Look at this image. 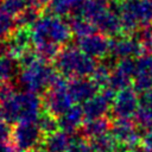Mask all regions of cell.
Instances as JSON below:
<instances>
[{"mask_svg":"<svg viewBox=\"0 0 152 152\" xmlns=\"http://www.w3.org/2000/svg\"><path fill=\"white\" fill-rule=\"evenodd\" d=\"M137 152H146L145 150H137Z\"/></svg>","mask_w":152,"mask_h":152,"instance_id":"cell-36","label":"cell"},{"mask_svg":"<svg viewBox=\"0 0 152 152\" xmlns=\"http://www.w3.org/2000/svg\"><path fill=\"white\" fill-rule=\"evenodd\" d=\"M109 132L124 147L135 150L141 145L142 135L139 133L135 122L131 119H115Z\"/></svg>","mask_w":152,"mask_h":152,"instance_id":"cell-6","label":"cell"},{"mask_svg":"<svg viewBox=\"0 0 152 152\" xmlns=\"http://www.w3.org/2000/svg\"><path fill=\"white\" fill-rule=\"evenodd\" d=\"M33 152H46L45 150H36V151H33Z\"/></svg>","mask_w":152,"mask_h":152,"instance_id":"cell-35","label":"cell"},{"mask_svg":"<svg viewBox=\"0 0 152 152\" xmlns=\"http://www.w3.org/2000/svg\"><path fill=\"white\" fill-rule=\"evenodd\" d=\"M131 82H133L132 77L126 75L125 72L120 71L119 69L114 68L112 70V75H110V78H109V83H108V88L113 89L114 91H120L125 88H128Z\"/></svg>","mask_w":152,"mask_h":152,"instance_id":"cell-24","label":"cell"},{"mask_svg":"<svg viewBox=\"0 0 152 152\" xmlns=\"http://www.w3.org/2000/svg\"><path fill=\"white\" fill-rule=\"evenodd\" d=\"M1 4H2V0H0V8H1Z\"/></svg>","mask_w":152,"mask_h":152,"instance_id":"cell-37","label":"cell"},{"mask_svg":"<svg viewBox=\"0 0 152 152\" xmlns=\"http://www.w3.org/2000/svg\"><path fill=\"white\" fill-rule=\"evenodd\" d=\"M0 152H20L13 145H2L0 146Z\"/></svg>","mask_w":152,"mask_h":152,"instance_id":"cell-33","label":"cell"},{"mask_svg":"<svg viewBox=\"0 0 152 152\" xmlns=\"http://www.w3.org/2000/svg\"><path fill=\"white\" fill-rule=\"evenodd\" d=\"M88 142L91 148V152H116L120 148V144L116 141V139L110 132L89 139Z\"/></svg>","mask_w":152,"mask_h":152,"instance_id":"cell-19","label":"cell"},{"mask_svg":"<svg viewBox=\"0 0 152 152\" xmlns=\"http://www.w3.org/2000/svg\"><path fill=\"white\" fill-rule=\"evenodd\" d=\"M68 88L48 89L42 96L43 110L52 114L56 118L65 114L74 106V101L69 94Z\"/></svg>","mask_w":152,"mask_h":152,"instance_id":"cell-7","label":"cell"},{"mask_svg":"<svg viewBox=\"0 0 152 152\" xmlns=\"http://www.w3.org/2000/svg\"><path fill=\"white\" fill-rule=\"evenodd\" d=\"M45 135L37 121H20L13 126L12 145L20 152H33L43 146Z\"/></svg>","mask_w":152,"mask_h":152,"instance_id":"cell-5","label":"cell"},{"mask_svg":"<svg viewBox=\"0 0 152 152\" xmlns=\"http://www.w3.org/2000/svg\"><path fill=\"white\" fill-rule=\"evenodd\" d=\"M53 62L57 71L70 80L91 76L97 66L95 58L86 55L76 46L63 48Z\"/></svg>","mask_w":152,"mask_h":152,"instance_id":"cell-1","label":"cell"},{"mask_svg":"<svg viewBox=\"0 0 152 152\" xmlns=\"http://www.w3.org/2000/svg\"><path fill=\"white\" fill-rule=\"evenodd\" d=\"M112 122L109 121L108 118H97V119H91V120H86L83 125L80 128V134L86 138V139H93L95 137L102 135L104 133H108L110 131Z\"/></svg>","mask_w":152,"mask_h":152,"instance_id":"cell-17","label":"cell"},{"mask_svg":"<svg viewBox=\"0 0 152 152\" xmlns=\"http://www.w3.org/2000/svg\"><path fill=\"white\" fill-rule=\"evenodd\" d=\"M134 122L141 129L147 131V129L152 128V110L139 106V108L134 115Z\"/></svg>","mask_w":152,"mask_h":152,"instance_id":"cell-27","label":"cell"},{"mask_svg":"<svg viewBox=\"0 0 152 152\" xmlns=\"http://www.w3.org/2000/svg\"><path fill=\"white\" fill-rule=\"evenodd\" d=\"M99 86L88 77L71 78L69 81V94L74 102L84 103L96 94H99Z\"/></svg>","mask_w":152,"mask_h":152,"instance_id":"cell-13","label":"cell"},{"mask_svg":"<svg viewBox=\"0 0 152 152\" xmlns=\"http://www.w3.org/2000/svg\"><path fill=\"white\" fill-rule=\"evenodd\" d=\"M26 7H27V4L25 0H2L0 13H6L15 18Z\"/></svg>","mask_w":152,"mask_h":152,"instance_id":"cell-26","label":"cell"},{"mask_svg":"<svg viewBox=\"0 0 152 152\" xmlns=\"http://www.w3.org/2000/svg\"><path fill=\"white\" fill-rule=\"evenodd\" d=\"M141 146L146 152H152V128L145 131L142 135Z\"/></svg>","mask_w":152,"mask_h":152,"instance_id":"cell-32","label":"cell"},{"mask_svg":"<svg viewBox=\"0 0 152 152\" xmlns=\"http://www.w3.org/2000/svg\"><path fill=\"white\" fill-rule=\"evenodd\" d=\"M40 8L38 7H26L15 17L17 28H28L32 27L40 18Z\"/></svg>","mask_w":152,"mask_h":152,"instance_id":"cell-22","label":"cell"},{"mask_svg":"<svg viewBox=\"0 0 152 152\" xmlns=\"http://www.w3.org/2000/svg\"><path fill=\"white\" fill-rule=\"evenodd\" d=\"M87 0H51L46 10L49 14H53L57 17H72L80 15L81 8Z\"/></svg>","mask_w":152,"mask_h":152,"instance_id":"cell-16","label":"cell"},{"mask_svg":"<svg viewBox=\"0 0 152 152\" xmlns=\"http://www.w3.org/2000/svg\"><path fill=\"white\" fill-rule=\"evenodd\" d=\"M71 141L72 134L65 133L59 129L56 133L45 137L43 150H45L46 152H69Z\"/></svg>","mask_w":152,"mask_h":152,"instance_id":"cell-18","label":"cell"},{"mask_svg":"<svg viewBox=\"0 0 152 152\" xmlns=\"http://www.w3.org/2000/svg\"><path fill=\"white\" fill-rule=\"evenodd\" d=\"M77 46L81 51L93 58H106L110 53V40L107 36L96 32L90 36L78 38Z\"/></svg>","mask_w":152,"mask_h":152,"instance_id":"cell-11","label":"cell"},{"mask_svg":"<svg viewBox=\"0 0 152 152\" xmlns=\"http://www.w3.org/2000/svg\"><path fill=\"white\" fill-rule=\"evenodd\" d=\"M139 97L134 88H125L116 93L112 103L110 113L115 119H131L134 118L139 108Z\"/></svg>","mask_w":152,"mask_h":152,"instance_id":"cell-8","label":"cell"},{"mask_svg":"<svg viewBox=\"0 0 152 152\" xmlns=\"http://www.w3.org/2000/svg\"><path fill=\"white\" fill-rule=\"evenodd\" d=\"M19 62L8 56V55H0V84L11 82L19 71Z\"/></svg>","mask_w":152,"mask_h":152,"instance_id":"cell-20","label":"cell"},{"mask_svg":"<svg viewBox=\"0 0 152 152\" xmlns=\"http://www.w3.org/2000/svg\"><path fill=\"white\" fill-rule=\"evenodd\" d=\"M115 95H116V91L106 87V88H102V90L99 94H96L94 97L84 102L82 104V108H83L86 120L106 116V114L112 108V103L115 99Z\"/></svg>","mask_w":152,"mask_h":152,"instance_id":"cell-9","label":"cell"},{"mask_svg":"<svg viewBox=\"0 0 152 152\" xmlns=\"http://www.w3.org/2000/svg\"><path fill=\"white\" fill-rule=\"evenodd\" d=\"M68 23L70 25L71 32L74 34H76L77 38H83V37L90 36L93 33H96V30H97L91 21H89L86 18L80 17V15L69 17Z\"/></svg>","mask_w":152,"mask_h":152,"instance_id":"cell-21","label":"cell"},{"mask_svg":"<svg viewBox=\"0 0 152 152\" xmlns=\"http://www.w3.org/2000/svg\"><path fill=\"white\" fill-rule=\"evenodd\" d=\"M140 42L131 34H120L110 39V56L114 58H133L139 57L144 52Z\"/></svg>","mask_w":152,"mask_h":152,"instance_id":"cell-10","label":"cell"},{"mask_svg":"<svg viewBox=\"0 0 152 152\" xmlns=\"http://www.w3.org/2000/svg\"><path fill=\"white\" fill-rule=\"evenodd\" d=\"M71 33L69 23L53 14H45L44 17H40L31 27L33 46H38L44 43L63 45L71 38Z\"/></svg>","mask_w":152,"mask_h":152,"instance_id":"cell-3","label":"cell"},{"mask_svg":"<svg viewBox=\"0 0 152 152\" xmlns=\"http://www.w3.org/2000/svg\"><path fill=\"white\" fill-rule=\"evenodd\" d=\"M12 132L13 127L10 122H7L6 120L0 122V146L8 145L12 141Z\"/></svg>","mask_w":152,"mask_h":152,"instance_id":"cell-29","label":"cell"},{"mask_svg":"<svg viewBox=\"0 0 152 152\" xmlns=\"http://www.w3.org/2000/svg\"><path fill=\"white\" fill-rule=\"evenodd\" d=\"M15 30V18L6 13H0V42L7 39Z\"/></svg>","mask_w":152,"mask_h":152,"instance_id":"cell-25","label":"cell"},{"mask_svg":"<svg viewBox=\"0 0 152 152\" xmlns=\"http://www.w3.org/2000/svg\"><path fill=\"white\" fill-rule=\"evenodd\" d=\"M133 88L137 93H144L152 88V53H142L137 59V72L133 78Z\"/></svg>","mask_w":152,"mask_h":152,"instance_id":"cell-12","label":"cell"},{"mask_svg":"<svg viewBox=\"0 0 152 152\" xmlns=\"http://www.w3.org/2000/svg\"><path fill=\"white\" fill-rule=\"evenodd\" d=\"M139 104L147 109L152 110V88L147 91H144L139 96Z\"/></svg>","mask_w":152,"mask_h":152,"instance_id":"cell-31","label":"cell"},{"mask_svg":"<svg viewBox=\"0 0 152 152\" xmlns=\"http://www.w3.org/2000/svg\"><path fill=\"white\" fill-rule=\"evenodd\" d=\"M94 25L99 30L100 33H102V34H104L107 37L114 38V37H118V36L124 33L119 14L113 12L110 8H108V11L104 14H102L95 21Z\"/></svg>","mask_w":152,"mask_h":152,"instance_id":"cell-14","label":"cell"},{"mask_svg":"<svg viewBox=\"0 0 152 152\" xmlns=\"http://www.w3.org/2000/svg\"><path fill=\"white\" fill-rule=\"evenodd\" d=\"M15 94H17V91L14 89V86L11 82L1 83L0 84V104H2L4 102H6L11 97H13Z\"/></svg>","mask_w":152,"mask_h":152,"instance_id":"cell-30","label":"cell"},{"mask_svg":"<svg viewBox=\"0 0 152 152\" xmlns=\"http://www.w3.org/2000/svg\"><path fill=\"white\" fill-rule=\"evenodd\" d=\"M135 38L145 50L152 51V26H142L135 32Z\"/></svg>","mask_w":152,"mask_h":152,"instance_id":"cell-28","label":"cell"},{"mask_svg":"<svg viewBox=\"0 0 152 152\" xmlns=\"http://www.w3.org/2000/svg\"><path fill=\"white\" fill-rule=\"evenodd\" d=\"M1 106L5 114V120L10 124H17L20 121H37L43 109L42 99L37 94L25 90L17 93Z\"/></svg>","mask_w":152,"mask_h":152,"instance_id":"cell-2","label":"cell"},{"mask_svg":"<svg viewBox=\"0 0 152 152\" xmlns=\"http://www.w3.org/2000/svg\"><path fill=\"white\" fill-rule=\"evenodd\" d=\"M57 71L52 69L48 64L46 61L39 58L32 65L23 68L19 75V82L25 91L34 93V94H44Z\"/></svg>","mask_w":152,"mask_h":152,"instance_id":"cell-4","label":"cell"},{"mask_svg":"<svg viewBox=\"0 0 152 152\" xmlns=\"http://www.w3.org/2000/svg\"><path fill=\"white\" fill-rule=\"evenodd\" d=\"M84 113H83V108L80 104H74L65 114H63L62 116L58 118V124H59V129L69 133V134H74L76 133L77 129L81 128V126L84 122Z\"/></svg>","mask_w":152,"mask_h":152,"instance_id":"cell-15","label":"cell"},{"mask_svg":"<svg viewBox=\"0 0 152 152\" xmlns=\"http://www.w3.org/2000/svg\"><path fill=\"white\" fill-rule=\"evenodd\" d=\"M116 152H137V150H131V148H127V147H122V148H119Z\"/></svg>","mask_w":152,"mask_h":152,"instance_id":"cell-34","label":"cell"},{"mask_svg":"<svg viewBox=\"0 0 152 152\" xmlns=\"http://www.w3.org/2000/svg\"><path fill=\"white\" fill-rule=\"evenodd\" d=\"M151 26H152V23H151Z\"/></svg>","mask_w":152,"mask_h":152,"instance_id":"cell-38","label":"cell"},{"mask_svg":"<svg viewBox=\"0 0 152 152\" xmlns=\"http://www.w3.org/2000/svg\"><path fill=\"white\" fill-rule=\"evenodd\" d=\"M37 124L42 131V133L48 137L51 135L53 133H56L57 131H59V124H58V118L53 116L50 113L46 112H42V114L39 115Z\"/></svg>","mask_w":152,"mask_h":152,"instance_id":"cell-23","label":"cell"}]
</instances>
